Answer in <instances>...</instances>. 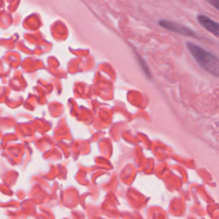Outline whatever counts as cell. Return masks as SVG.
<instances>
[{
    "label": "cell",
    "instance_id": "cell-1",
    "mask_svg": "<svg viewBox=\"0 0 219 219\" xmlns=\"http://www.w3.org/2000/svg\"><path fill=\"white\" fill-rule=\"evenodd\" d=\"M187 47L198 64L204 70L216 77L218 76L219 61L217 56L194 43H188Z\"/></svg>",
    "mask_w": 219,
    "mask_h": 219
},
{
    "label": "cell",
    "instance_id": "cell-2",
    "mask_svg": "<svg viewBox=\"0 0 219 219\" xmlns=\"http://www.w3.org/2000/svg\"><path fill=\"white\" fill-rule=\"evenodd\" d=\"M158 24L162 28H165L167 30L173 32V33H176V34L183 35V36H187V37H197L196 33L193 31L192 29L188 28L186 26L176 23V22H170V21H167V20H160Z\"/></svg>",
    "mask_w": 219,
    "mask_h": 219
},
{
    "label": "cell",
    "instance_id": "cell-3",
    "mask_svg": "<svg viewBox=\"0 0 219 219\" xmlns=\"http://www.w3.org/2000/svg\"><path fill=\"white\" fill-rule=\"evenodd\" d=\"M198 22L204 28H206L207 31L211 33L216 37H218L219 35V26L218 23L215 21H213L208 16H204V15H200L197 17Z\"/></svg>",
    "mask_w": 219,
    "mask_h": 219
},
{
    "label": "cell",
    "instance_id": "cell-4",
    "mask_svg": "<svg viewBox=\"0 0 219 219\" xmlns=\"http://www.w3.org/2000/svg\"><path fill=\"white\" fill-rule=\"evenodd\" d=\"M207 2L213 5L216 9H219V0H207Z\"/></svg>",
    "mask_w": 219,
    "mask_h": 219
}]
</instances>
